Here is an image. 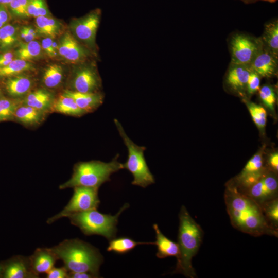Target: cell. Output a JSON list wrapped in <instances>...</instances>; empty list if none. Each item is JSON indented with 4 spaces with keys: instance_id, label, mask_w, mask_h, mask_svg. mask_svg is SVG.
I'll return each mask as SVG.
<instances>
[{
    "instance_id": "4",
    "label": "cell",
    "mask_w": 278,
    "mask_h": 278,
    "mask_svg": "<svg viewBox=\"0 0 278 278\" xmlns=\"http://www.w3.org/2000/svg\"><path fill=\"white\" fill-rule=\"evenodd\" d=\"M117 154L110 162L100 161L81 162L75 164L71 178L59 186L61 189L85 186L99 188L104 183L111 181V176L124 169Z\"/></svg>"
},
{
    "instance_id": "31",
    "label": "cell",
    "mask_w": 278,
    "mask_h": 278,
    "mask_svg": "<svg viewBox=\"0 0 278 278\" xmlns=\"http://www.w3.org/2000/svg\"><path fill=\"white\" fill-rule=\"evenodd\" d=\"M243 100L254 124L260 130H264L267 116L265 109L259 105L250 101L247 97L243 98Z\"/></svg>"
},
{
    "instance_id": "28",
    "label": "cell",
    "mask_w": 278,
    "mask_h": 278,
    "mask_svg": "<svg viewBox=\"0 0 278 278\" xmlns=\"http://www.w3.org/2000/svg\"><path fill=\"white\" fill-rule=\"evenodd\" d=\"M143 244H154V242H137L128 237L114 238L110 240L107 250L118 254H125L132 250L137 245Z\"/></svg>"
},
{
    "instance_id": "26",
    "label": "cell",
    "mask_w": 278,
    "mask_h": 278,
    "mask_svg": "<svg viewBox=\"0 0 278 278\" xmlns=\"http://www.w3.org/2000/svg\"><path fill=\"white\" fill-rule=\"evenodd\" d=\"M19 31L16 26L7 24L0 28V50H10L19 42Z\"/></svg>"
},
{
    "instance_id": "27",
    "label": "cell",
    "mask_w": 278,
    "mask_h": 278,
    "mask_svg": "<svg viewBox=\"0 0 278 278\" xmlns=\"http://www.w3.org/2000/svg\"><path fill=\"white\" fill-rule=\"evenodd\" d=\"M14 116L19 121L26 124L39 123L43 118L42 111L25 105L18 107Z\"/></svg>"
},
{
    "instance_id": "35",
    "label": "cell",
    "mask_w": 278,
    "mask_h": 278,
    "mask_svg": "<svg viewBox=\"0 0 278 278\" xmlns=\"http://www.w3.org/2000/svg\"><path fill=\"white\" fill-rule=\"evenodd\" d=\"M258 92L259 98L264 105L270 111H274L276 96L273 88L266 84L260 88Z\"/></svg>"
},
{
    "instance_id": "42",
    "label": "cell",
    "mask_w": 278,
    "mask_h": 278,
    "mask_svg": "<svg viewBox=\"0 0 278 278\" xmlns=\"http://www.w3.org/2000/svg\"><path fill=\"white\" fill-rule=\"evenodd\" d=\"M268 164L274 172L278 170V153L274 152L270 154L268 159Z\"/></svg>"
},
{
    "instance_id": "15",
    "label": "cell",
    "mask_w": 278,
    "mask_h": 278,
    "mask_svg": "<svg viewBox=\"0 0 278 278\" xmlns=\"http://www.w3.org/2000/svg\"><path fill=\"white\" fill-rule=\"evenodd\" d=\"M250 65L261 77L271 78L277 74L278 57L263 46Z\"/></svg>"
},
{
    "instance_id": "29",
    "label": "cell",
    "mask_w": 278,
    "mask_h": 278,
    "mask_svg": "<svg viewBox=\"0 0 278 278\" xmlns=\"http://www.w3.org/2000/svg\"><path fill=\"white\" fill-rule=\"evenodd\" d=\"M32 69L33 66L30 61L15 58L8 65L0 67V78H7L19 75Z\"/></svg>"
},
{
    "instance_id": "21",
    "label": "cell",
    "mask_w": 278,
    "mask_h": 278,
    "mask_svg": "<svg viewBox=\"0 0 278 278\" xmlns=\"http://www.w3.org/2000/svg\"><path fill=\"white\" fill-rule=\"evenodd\" d=\"M36 24L39 35L53 39L60 33L62 28L61 23L51 15L36 18Z\"/></svg>"
},
{
    "instance_id": "25",
    "label": "cell",
    "mask_w": 278,
    "mask_h": 278,
    "mask_svg": "<svg viewBox=\"0 0 278 278\" xmlns=\"http://www.w3.org/2000/svg\"><path fill=\"white\" fill-rule=\"evenodd\" d=\"M18 47L14 53L16 58L29 61L39 58L41 54V44L33 40L29 42H19Z\"/></svg>"
},
{
    "instance_id": "7",
    "label": "cell",
    "mask_w": 278,
    "mask_h": 278,
    "mask_svg": "<svg viewBox=\"0 0 278 278\" xmlns=\"http://www.w3.org/2000/svg\"><path fill=\"white\" fill-rule=\"evenodd\" d=\"M98 188L85 186L74 187L73 195L64 208L59 213L49 218L47 223L50 224L63 217L79 212L97 209L100 203Z\"/></svg>"
},
{
    "instance_id": "41",
    "label": "cell",
    "mask_w": 278,
    "mask_h": 278,
    "mask_svg": "<svg viewBox=\"0 0 278 278\" xmlns=\"http://www.w3.org/2000/svg\"><path fill=\"white\" fill-rule=\"evenodd\" d=\"M15 58L14 52L10 50L3 51L0 54V67L8 65Z\"/></svg>"
},
{
    "instance_id": "24",
    "label": "cell",
    "mask_w": 278,
    "mask_h": 278,
    "mask_svg": "<svg viewBox=\"0 0 278 278\" xmlns=\"http://www.w3.org/2000/svg\"><path fill=\"white\" fill-rule=\"evenodd\" d=\"M53 109L56 112L74 116H80L86 114L78 107L71 97L64 93L54 103Z\"/></svg>"
},
{
    "instance_id": "44",
    "label": "cell",
    "mask_w": 278,
    "mask_h": 278,
    "mask_svg": "<svg viewBox=\"0 0 278 278\" xmlns=\"http://www.w3.org/2000/svg\"><path fill=\"white\" fill-rule=\"evenodd\" d=\"M246 4H250L255 3L258 2H266L270 3H274L277 2V0H238Z\"/></svg>"
},
{
    "instance_id": "46",
    "label": "cell",
    "mask_w": 278,
    "mask_h": 278,
    "mask_svg": "<svg viewBox=\"0 0 278 278\" xmlns=\"http://www.w3.org/2000/svg\"><path fill=\"white\" fill-rule=\"evenodd\" d=\"M1 97H2V93H1V90H0V98H1Z\"/></svg>"
},
{
    "instance_id": "10",
    "label": "cell",
    "mask_w": 278,
    "mask_h": 278,
    "mask_svg": "<svg viewBox=\"0 0 278 278\" xmlns=\"http://www.w3.org/2000/svg\"><path fill=\"white\" fill-rule=\"evenodd\" d=\"M274 173L266 171L258 181L243 193L252 198L260 205L277 198L278 182Z\"/></svg>"
},
{
    "instance_id": "38",
    "label": "cell",
    "mask_w": 278,
    "mask_h": 278,
    "mask_svg": "<svg viewBox=\"0 0 278 278\" xmlns=\"http://www.w3.org/2000/svg\"><path fill=\"white\" fill-rule=\"evenodd\" d=\"M54 43L53 38L49 37H45L41 43L42 49L49 57L52 58L56 57L58 54L54 48Z\"/></svg>"
},
{
    "instance_id": "22",
    "label": "cell",
    "mask_w": 278,
    "mask_h": 278,
    "mask_svg": "<svg viewBox=\"0 0 278 278\" xmlns=\"http://www.w3.org/2000/svg\"><path fill=\"white\" fill-rule=\"evenodd\" d=\"M263 47L278 57V21L275 19L265 25L260 37Z\"/></svg>"
},
{
    "instance_id": "30",
    "label": "cell",
    "mask_w": 278,
    "mask_h": 278,
    "mask_svg": "<svg viewBox=\"0 0 278 278\" xmlns=\"http://www.w3.org/2000/svg\"><path fill=\"white\" fill-rule=\"evenodd\" d=\"M63 76L62 67L59 64L55 63L48 65L44 70L42 81L46 87L53 88L61 83Z\"/></svg>"
},
{
    "instance_id": "9",
    "label": "cell",
    "mask_w": 278,
    "mask_h": 278,
    "mask_svg": "<svg viewBox=\"0 0 278 278\" xmlns=\"http://www.w3.org/2000/svg\"><path fill=\"white\" fill-rule=\"evenodd\" d=\"M101 10L96 9L84 16L73 19L70 24L75 38L91 48H94L95 38L101 17Z\"/></svg>"
},
{
    "instance_id": "13",
    "label": "cell",
    "mask_w": 278,
    "mask_h": 278,
    "mask_svg": "<svg viewBox=\"0 0 278 278\" xmlns=\"http://www.w3.org/2000/svg\"><path fill=\"white\" fill-rule=\"evenodd\" d=\"M251 70L250 65L230 63L225 79L228 88L242 98L246 97L247 84Z\"/></svg>"
},
{
    "instance_id": "3",
    "label": "cell",
    "mask_w": 278,
    "mask_h": 278,
    "mask_svg": "<svg viewBox=\"0 0 278 278\" xmlns=\"http://www.w3.org/2000/svg\"><path fill=\"white\" fill-rule=\"evenodd\" d=\"M179 218L178 244L180 254L177 259L174 273H181L187 277H196L197 274L192 266V260L200 247L203 232L183 205L181 208Z\"/></svg>"
},
{
    "instance_id": "6",
    "label": "cell",
    "mask_w": 278,
    "mask_h": 278,
    "mask_svg": "<svg viewBox=\"0 0 278 278\" xmlns=\"http://www.w3.org/2000/svg\"><path fill=\"white\" fill-rule=\"evenodd\" d=\"M114 122L128 150V158L126 162L123 163V167L133 176L131 184L145 188L154 183V176L150 172L144 157V153L146 148L135 144L127 135L117 119H114Z\"/></svg>"
},
{
    "instance_id": "43",
    "label": "cell",
    "mask_w": 278,
    "mask_h": 278,
    "mask_svg": "<svg viewBox=\"0 0 278 278\" xmlns=\"http://www.w3.org/2000/svg\"><path fill=\"white\" fill-rule=\"evenodd\" d=\"M68 277L71 278H92L95 277L93 275L86 272H72L68 273Z\"/></svg>"
},
{
    "instance_id": "2",
    "label": "cell",
    "mask_w": 278,
    "mask_h": 278,
    "mask_svg": "<svg viewBox=\"0 0 278 278\" xmlns=\"http://www.w3.org/2000/svg\"><path fill=\"white\" fill-rule=\"evenodd\" d=\"M58 259L72 272H86L99 277V270L103 257L99 250L91 244L79 239H65L50 248Z\"/></svg>"
},
{
    "instance_id": "8",
    "label": "cell",
    "mask_w": 278,
    "mask_h": 278,
    "mask_svg": "<svg viewBox=\"0 0 278 278\" xmlns=\"http://www.w3.org/2000/svg\"><path fill=\"white\" fill-rule=\"evenodd\" d=\"M231 63L250 65L263 47L260 38L243 33L232 36L230 43Z\"/></svg>"
},
{
    "instance_id": "17",
    "label": "cell",
    "mask_w": 278,
    "mask_h": 278,
    "mask_svg": "<svg viewBox=\"0 0 278 278\" xmlns=\"http://www.w3.org/2000/svg\"><path fill=\"white\" fill-rule=\"evenodd\" d=\"M28 258L32 270L38 275L47 273L58 260L50 248H38Z\"/></svg>"
},
{
    "instance_id": "36",
    "label": "cell",
    "mask_w": 278,
    "mask_h": 278,
    "mask_svg": "<svg viewBox=\"0 0 278 278\" xmlns=\"http://www.w3.org/2000/svg\"><path fill=\"white\" fill-rule=\"evenodd\" d=\"M28 0H12L7 7L12 16L20 19L29 18L27 12Z\"/></svg>"
},
{
    "instance_id": "37",
    "label": "cell",
    "mask_w": 278,
    "mask_h": 278,
    "mask_svg": "<svg viewBox=\"0 0 278 278\" xmlns=\"http://www.w3.org/2000/svg\"><path fill=\"white\" fill-rule=\"evenodd\" d=\"M261 77L253 70L250 73L246 88V95L251 96L260 89Z\"/></svg>"
},
{
    "instance_id": "39",
    "label": "cell",
    "mask_w": 278,
    "mask_h": 278,
    "mask_svg": "<svg viewBox=\"0 0 278 278\" xmlns=\"http://www.w3.org/2000/svg\"><path fill=\"white\" fill-rule=\"evenodd\" d=\"M46 274L47 278H68V270L65 267H53Z\"/></svg>"
},
{
    "instance_id": "11",
    "label": "cell",
    "mask_w": 278,
    "mask_h": 278,
    "mask_svg": "<svg viewBox=\"0 0 278 278\" xmlns=\"http://www.w3.org/2000/svg\"><path fill=\"white\" fill-rule=\"evenodd\" d=\"M266 171L262 154L258 152L248 161L241 172L235 178L236 183L229 185L244 193L258 181Z\"/></svg>"
},
{
    "instance_id": "19",
    "label": "cell",
    "mask_w": 278,
    "mask_h": 278,
    "mask_svg": "<svg viewBox=\"0 0 278 278\" xmlns=\"http://www.w3.org/2000/svg\"><path fill=\"white\" fill-rule=\"evenodd\" d=\"M155 233L156 241L154 245L157 246L156 256L159 258H164L167 257L174 256L179 258L180 251L179 245L167 237H166L160 231L157 224L153 225Z\"/></svg>"
},
{
    "instance_id": "1",
    "label": "cell",
    "mask_w": 278,
    "mask_h": 278,
    "mask_svg": "<svg viewBox=\"0 0 278 278\" xmlns=\"http://www.w3.org/2000/svg\"><path fill=\"white\" fill-rule=\"evenodd\" d=\"M224 199L234 228L254 236L268 235L277 237L278 230L268 223L260 205L249 196L228 185Z\"/></svg>"
},
{
    "instance_id": "34",
    "label": "cell",
    "mask_w": 278,
    "mask_h": 278,
    "mask_svg": "<svg viewBox=\"0 0 278 278\" xmlns=\"http://www.w3.org/2000/svg\"><path fill=\"white\" fill-rule=\"evenodd\" d=\"M27 12L29 18L51 15L45 0H28Z\"/></svg>"
},
{
    "instance_id": "47",
    "label": "cell",
    "mask_w": 278,
    "mask_h": 278,
    "mask_svg": "<svg viewBox=\"0 0 278 278\" xmlns=\"http://www.w3.org/2000/svg\"><path fill=\"white\" fill-rule=\"evenodd\" d=\"M1 267L0 266V271H1Z\"/></svg>"
},
{
    "instance_id": "45",
    "label": "cell",
    "mask_w": 278,
    "mask_h": 278,
    "mask_svg": "<svg viewBox=\"0 0 278 278\" xmlns=\"http://www.w3.org/2000/svg\"><path fill=\"white\" fill-rule=\"evenodd\" d=\"M12 0H0V4L7 6Z\"/></svg>"
},
{
    "instance_id": "16",
    "label": "cell",
    "mask_w": 278,
    "mask_h": 278,
    "mask_svg": "<svg viewBox=\"0 0 278 278\" xmlns=\"http://www.w3.org/2000/svg\"><path fill=\"white\" fill-rule=\"evenodd\" d=\"M5 278H36L39 275L32 270L28 258L18 256L8 262L4 267Z\"/></svg>"
},
{
    "instance_id": "18",
    "label": "cell",
    "mask_w": 278,
    "mask_h": 278,
    "mask_svg": "<svg viewBox=\"0 0 278 278\" xmlns=\"http://www.w3.org/2000/svg\"><path fill=\"white\" fill-rule=\"evenodd\" d=\"M63 93L71 97L78 107L85 113L94 111L103 102V95L99 92L80 93L67 90Z\"/></svg>"
},
{
    "instance_id": "12",
    "label": "cell",
    "mask_w": 278,
    "mask_h": 278,
    "mask_svg": "<svg viewBox=\"0 0 278 278\" xmlns=\"http://www.w3.org/2000/svg\"><path fill=\"white\" fill-rule=\"evenodd\" d=\"M72 86L73 91L80 93L98 92L101 87V80L93 67L82 66L74 72Z\"/></svg>"
},
{
    "instance_id": "32",
    "label": "cell",
    "mask_w": 278,
    "mask_h": 278,
    "mask_svg": "<svg viewBox=\"0 0 278 278\" xmlns=\"http://www.w3.org/2000/svg\"><path fill=\"white\" fill-rule=\"evenodd\" d=\"M263 213L268 223L274 229L278 227V199L277 198L268 201L260 205Z\"/></svg>"
},
{
    "instance_id": "5",
    "label": "cell",
    "mask_w": 278,
    "mask_h": 278,
    "mask_svg": "<svg viewBox=\"0 0 278 278\" xmlns=\"http://www.w3.org/2000/svg\"><path fill=\"white\" fill-rule=\"evenodd\" d=\"M129 206L125 203L115 215L105 214L93 209L71 214L67 217L85 235H99L110 240L116 236L120 214Z\"/></svg>"
},
{
    "instance_id": "33",
    "label": "cell",
    "mask_w": 278,
    "mask_h": 278,
    "mask_svg": "<svg viewBox=\"0 0 278 278\" xmlns=\"http://www.w3.org/2000/svg\"><path fill=\"white\" fill-rule=\"evenodd\" d=\"M19 107L18 101L13 99L0 98V122L11 119Z\"/></svg>"
},
{
    "instance_id": "40",
    "label": "cell",
    "mask_w": 278,
    "mask_h": 278,
    "mask_svg": "<svg viewBox=\"0 0 278 278\" xmlns=\"http://www.w3.org/2000/svg\"><path fill=\"white\" fill-rule=\"evenodd\" d=\"M11 18L7 6L0 4V28L8 24Z\"/></svg>"
},
{
    "instance_id": "23",
    "label": "cell",
    "mask_w": 278,
    "mask_h": 278,
    "mask_svg": "<svg viewBox=\"0 0 278 278\" xmlns=\"http://www.w3.org/2000/svg\"><path fill=\"white\" fill-rule=\"evenodd\" d=\"M52 96L47 91L43 89L34 90L26 97L24 103L38 110H46L50 106Z\"/></svg>"
},
{
    "instance_id": "20",
    "label": "cell",
    "mask_w": 278,
    "mask_h": 278,
    "mask_svg": "<svg viewBox=\"0 0 278 278\" xmlns=\"http://www.w3.org/2000/svg\"><path fill=\"white\" fill-rule=\"evenodd\" d=\"M31 79L27 76L19 74L6 78L5 89L12 97H19L27 93L32 86Z\"/></svg>"
},
{
    "instance_id": "14",
    "label": "cell",
    "mask_w": 278,
    "mask_h": 278,
    "mask_svg": "<svg viewBox=\"0 0 278 278\" xmlns=\"http://www.w3.org/2000/svg\"><path fill=\"white\" fill-rule=\"evenodd\" d=\"M58 54L63 59L74 63L84 61L89 56L88 51L70 31L61 36L58 43Z\"/></svg>"
}]
</instances>
